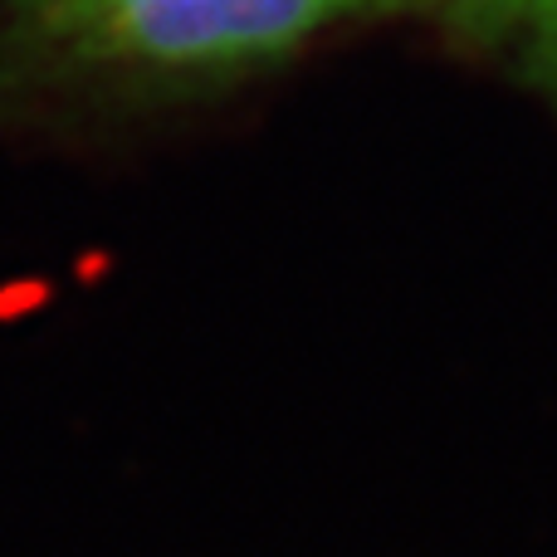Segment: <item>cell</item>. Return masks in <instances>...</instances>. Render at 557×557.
<instances>
[{
  "mask_svg": "<svg viewBox=\"0 0 557 557\" xmlns=\"http://www.w3.org/2000/svg\"><path fill=\"white\" fill-rule=\"evenodd\" d=\"M401 0H0V123H117L206 103Z\"/></svg>",
  "mask_w": 557,
  "mask_h": 557,
  "instance_id": "obj_1",
  "label": "cell"
},
{
  "mask_svg": "<svg viewBox=\"0 0 557 557\" xmlns=\"http://www.w3.org/2000/svg\"><path fill=\"white\" fill-rule=\"evenodd\" d=\"M470 54L499 64L513 84L557 113V0H401Z\"/></svg>",
  "mask_w": 557,
  "mask_h": 557,
  "instance_id": "obj_2",
  "label": "cell"
}]
</instances>
